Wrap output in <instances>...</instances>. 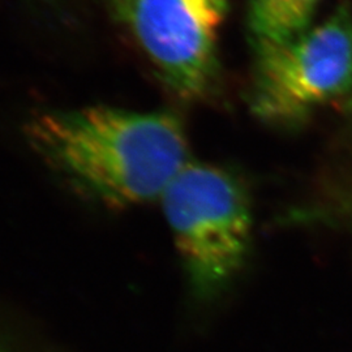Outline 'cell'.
<instances>
[{
    "label": "cell",
    "mask_w": 352,
    "mask_h": 352,
    "mask_svg": "<svg viewBox=\"0 0 352 352\" xmlns=\"http://www.w3.org/2000/svg\"><path fill=\"white\" fill-rule=\"evenodd\" d=\"M227 0H136L123 19L160 78L186 101L215 88Z\"/></svg>",
    "instance_id": "obj_4"
},
{
    "label": "cell",
    "mask_w": 352,
    "mask_h": 352,
    "mask_svg": "<svg viewBox=\"0 0 352 352\" xmlns=\"http://www.w3.org/2000/svg\"><path fill=\"white\" fill-rule=\"evenodd\" d=\"M111 1H113L115 12L119 16L120 20H123V19L126 17L128 11H129V8L132 7V4H133L136 0H111Z\"/></svg>",
    "instance_id": "obj_6"
},
{
    "label": "cell",
    "mask_w": 352,
    "mask_h": 352,
    "mask_svg": "<svg viewBox=\"0 0 352 352\" xmlns=\"http://www.w3.org/2000/svg\"><path fill=\"white\" fill-rule=\"evenodd\" d=\"M160 200L193 295L219 296L251 247V204L243 184L222 168L189 162Z\"/></svg>",
    "instance_id": "obj_2"
},
{
    "label": "cell",
    "mask_w": 352,
    "mask_h": 352,
    "mask_svg": "<svg viewBox=\"0 0 352 352\" xmlns=\"http://www.w3.org/2000/svg\"><path fill=\"white\" fill-rule=\"evenodd\" d=\"M25 136L69 187L115 209L160 200L189 164L186 129L170 111H49L28 122Z\"/></svg>",
    "instance_id": "obj_1"
},
{
    "label": "cell",
    "mask_w": 352,
    "mask_h": 352,
    "mask_svg": "<svg viewBox=\"0 0 352 352\" xmlns=\"http://www.w3.org/2000/svg\"><path fill=\"white\" fill-rule=\"evenodd\" d=\"M321 0H250L248 32L252 47L283 43L307 32Z\"/></svg>",
    "instance_id": "obj_5"
},
{
    "label": "cell",
    "mask_w": 352,
    "mask_h": 352,
    "mask_svg": "<svg viewBox=\"0 0 352 352\" xmlns=\"http://www.w3.org/2000/svg\"><path fill=\"white\" fill-rule=\"evenodd\" d=\"M253 51L252 111L270 124H298L352 89L351 10L340 6L300 36Z\"/></svg>",
    "instance_id": "obj_3"
},
{
    "label": "cell",
    "mask_w": 352,
    "mask_h": 352,
    "mask_svg": "<svg viewBox=\"0 0 352 352\" xmlns=\"http://www.w3.org/2000/svg\"><path fill=\"white\" fill-rule=\"evenodd\" d=\"M347 206H349V210H347V212H349V214H350V217H351L352 219V196L351 199H350V201H349V205H347Z\"/></svg>",
    "instance_id": "obj_7"
}]
</instances>
